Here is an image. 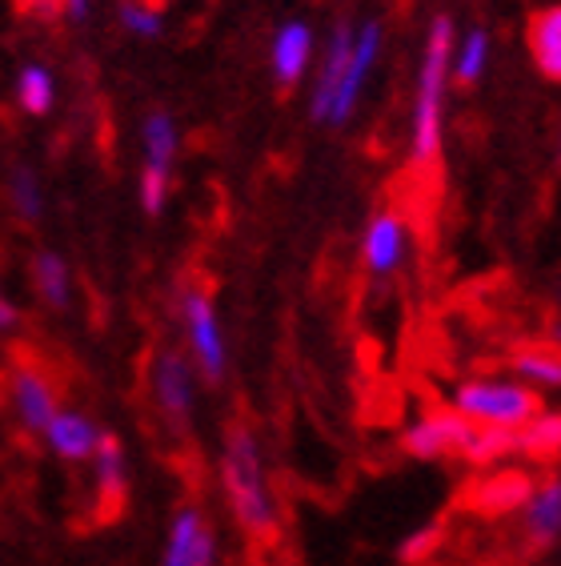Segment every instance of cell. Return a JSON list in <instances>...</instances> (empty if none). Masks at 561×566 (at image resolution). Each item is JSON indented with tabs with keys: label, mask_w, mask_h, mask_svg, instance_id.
I'll list each match as a JSON object with an SVG mask.
<instances>
[{
	"label": "cell",
	"mask_w": 561,
	"mask_h": 566,
	"mask_svg": "<svg viewBox=\"0 0 561 566\" xmlns=\"http://www.w3.org/2000/svg\"><path fill=\"white\" fill-rule=\"evenodd\" d=\"M533 491V474L518 467H489V474L474 486V511L489 514V518H501V514L521 511V502Z\"/></svg>",
	"instance_id": "9a60e30c"
},
{
	"label": "cell",
	"mask_w": 561,
	"mask_h": 566,
	"mask_svg": "<svg viewBox=\"0 0 561 566\" xmlns=\"http://www.w3.org/2000/svg\"><path fill=\"white\" fill-rule=\"evenodd\" d=\"M140 145H145V161L161 165V169H173L177 153H181V133H177V120L169 113H149L145 125H140Z\"/></svg>",
	"instance_id": "cb8c5ba5"
},
{
	"label": "cell",
	"mask_w": 561,
	"mask_h": 566,
	"mask_svg": "<svg viewBox=\"0 0 561 566\" xmlns=\"http://www.w3.org/2000/svg\"><path fill=\"white\" fill-rule=\"evenodd\" d=\"M100 434H105V430H100L93 418L81 415V410H68V406H56V415L49 418V426L41 430L44 447L53 450L61 462H88L93 450H97Z\"/></svg>",
	"instance_id": "7c38bea8"
},
{
	"label": "cell",
	"mask_w": 561,
	"mask_h": 566,
	"mask_svg": "<svg viewBox=\"0 0 561 566\" xmlns=\"http://www.w3.org/2000/svg\"><path fill=\"white\" fill-rule=\"evenodd\" d=\"M454 415L489 430H518L541 410V394L518 378H469L454 390Z\"/></svg>",
	"instance_id": "3957f363"
},
{
	"label": "cell",
	"mask_w": 561,
	"mask_h": 566,
	"mask_svg": "<svg viewBox=\"0 0 561 566\" xmlns=\"http://www.w3.org/2000/svg\"><path fill=\"white\" fill-rule=\"evenodd\" d=\"M518 526L526 534L529 546H546L558 543V531H561V482L558 479H546V482H533V491L529 499L521 502L518 511Z\"/></svg>",
	"instance_id": "4fadbf2b"
},
{
	"label": "cell",
	"mask_w": 561,
	"mask_h": 566,
	"mask_svg": "<svg viewBox=\"0 0 561 566\" xmlns=\"http://www.w3.org/2000/svg\"><path fill=\"white\" fill-rule=\"evenodd\" d=\"M509 370L518 381L538 386V390H558L561 386V358L553 346H518L509 354Z\"/></svg>",
	"instance_id": "44dd1931"
},
{
	"label": "cell",
	"mask_w": 561,
	"mask_h": 566,
	"mask_svg": "<svg viewBox=\"0 0 561 566\" xmlns=\"http://www.w3.org/2000/svg\"><path fill=\"white\" fill-rule=\"evenodd\" d=\"M12 97H17L21 113H29V117H49V113H53V105H56L53 69L41 65V61L24 65L21 73H17V81H12Z\"/></svg>",
	"instance_id": "ffe728a7"
},
{
	"label": "cell",
	"mask_w": 561,
	"mask_h": 566,
	"mask_svg": "<svg viewBox=\"0 0 561 566\" xmlns=\"http://www.w3.org/2000/svg\"><path fill=\"white\" fill-rule=\"evenodd\" d=\"M442 543V526H425L410 538V543L401 546V563H421V558H430Z\"/></svg>",
	"instance_id": "83f0119b"
},
{
	"label": "cell",
	"mask_w": 561,
	"mask_h": 566,
	"mask_svg": "<svg viewBox=\"0 0 561 566\" xmlns=\"http://www.w3.org/2000/svg\"><path fill=\"white\" fill-rule=\"evenodd\" d=\"M17 326H21V314H17L12 297L4 294V285H0V334H12Z\"/></svg>",
	"instance_id": "f1b7e54d"
},
{
	"label": "cell",
	"mask_w": 561,
	"mask_h": 566,
	"mask_svg": "<svg viewBox=\"0 0 561 566\" xmlns=\"http://www.w3.org/2000/svg\"><path fill=\"white\" fill-rule=\"evenodd\" d=\"M469 434V422L454 410H433L401 434V450L421 462H445V458L462 454V442Z\"/></svg>",
	"instance_id": "ba28073f"
},
{
	"label": "cell",
	"mask_w": 561,
	"mask_h": 566,
	"mask_svg": "<svg viewBox=\"0 0 561 566\" xmlns=\"http://www.w3.org/2000/svg\"><path fill=\"white\" fill-rule=\"evenodd\" d=\"M12 410L29 434H41L49 426V418L56 415V390L53 381L44 378V370H36V366L12 370Z\"/></svg>",
	"instance_id": "5bb4252c"
},
{
	"label": "cell",
	"mask_w": 561,
	"mask_h": 566,
	"mask_svg": "<svg viewBox=\"0 0 561 566\" xmlns=\"http://www.w3.org/2000/svg\"><path fill=\"white\" fill-rule=\"evenodd\" d=\"M349 49H353V24L341 21L334 29V36H329V49H325L317 76H314V93H309V113H314V120H321V125H325V113H329V101H334L337 85H341V73H346Z\"/></svg>",
	"instance_id": "2e32d148"
},
{
	"label": "cell",
	"mask_w": 561,
	"mask_h": 566,
	"mask_svg": "<svg viewBox=\"0 0 561 566\" xmlns=\"http://www.w3.org/2000/svg\"><path fill=\"white\" fill-rule=\"evenodd\" d=\"M33 290L49 310H68L73 302V270L61 253L41 250L33 258Z\"/></svg>",
	"instance_id": "d6986e66"
},
{
	"label": "cell",
	"mask_w": 561,
	"mask_h": 566,
	"mask_svg": "<svg viewBox=\"0 0 561 566\" xmlns=\"http://www.w3.org/2000/svg\"><path fill=\"white\" fill-rule=\"evenodd\" d=\"M149 381H152V402H157L161 418L169 426H177V430H184L197 406V370L193 361H189V354H181L173 346L161 349L152 358Z\"/></svg>",
	"instance_id": "8992f818"
},
{
	"label": "cell",
	"mask_w": 561,
	"mask_h": 566,
	"mask_svg": "<svg viewBox=\"0 0 561 566\" xmlns=\"http://www.w3.org/2000/svg\"><path fill=\"white\" fill-rule=\"evenodd\" d=\"M117 17L133 36H140V41H157V36L165 33L161 12L152 9V4H145V0H120Z\"/></svg>",
	"instance_id": "4316f807"
},
{
	"label": "cell",
	"mask_w": 561,
	"mask_h": 566,
	"mask_svg": "<svg viewBox=\"0 0 561 566\" xmlns=\"http://www.w3.org/2000/svg\"><path fill=\"white\" fill-rule=\"evenodd\" d=\"M93 482H97V511L105 518H117L129 502V458L120 447L117 434H100L97 450H93Z\"/></svg>",
	"instance_id": "30bf717a"
},
{
	"label": "cell",
	"mask_w": 561,
	"mask_h": 566,
	"mask_svg": "<svg viewBox=\"0 0 561 566\" xmlns=\"http://www.w3.org/2000/svg\"><path fill=\"white\" fill-rule=\"evenodd\" d=\"M161 566H216V534L201 506H181L173 514Z\"/></svg>",
	"instance_id": "52a82bcc"
},
{
	"label": "cell",
	"mask_w": 561,
	"mask_h": 566,
	"mask_svg": "<svg viewBox=\"0 0 561 566\" xmlns=\"http://www.w3.org/2000/svg\"><path fill=\"white\" fill-rule=\"evenodd\" d=\"M457 29L449 17H433L425 49H421L417 93H413L410 157L413 165H433L445 137V93H449V61H454Z\"/></svg>",
	"instance_id": "7a4b0ae2"
},
{
	"label": "cell",
	"mask_w": 561,
	"mask_h": 566,
	"mask_svg": "<svg viewBox=\"0 0 561 566\" xmlns=\"http://www.w3.org/2000/svg\"><path fill=\"white\" fill-rule=\"evenodd\" d=\"M181 322H184L189 361H193L197 378H205L209 386L225 381L229 349H225V334H221L216 305H213V297H209V290H201V285H189V290H184L181 294Z\"/></svg>",
	"instance_id": "277c9868"
},
{
	"label": "cell",
	"mask_w": 561,
	"mask_h": 566,
	"mask_svg": "<svg viewBox=\"0 0 561 566\" xmlns=\"http://www.w3.org/2000/svg\"><path fill=\"white\" fill-rule=\"evenodd\" d=\"M9 206L21 221H36L44 213L41 177H36L29 165H17V169H9Z\"/></svg>",
	"instance_id": "d4e9b609"
},
{
	"label": "cell",
	"mask_w": 561,
	"mask_h": 566,
	"mask_svg": "<svg viewBox=\"0 0 561 566\" xmlns=\"http://www.w3.org/2000/svg\"><path fill=\"white\" fill-rule=\"evenodd\" d=\"M509 454H514V430H489V426L469 422V434H465L457 458H465L477 470H489V467H501Z\"/></svg>",
	"instance_id": "7402d4cb"
},
{
	"label": "cell",
	"mask_w": 561,
	"mask_h": 566,
	"mask_svg": "<svg viewBox=\"0 0 561 566\" xmlns=\"http://www.w3.org/2000/svg\"><path fill=\"white\" fill-rule=\"evenodd\" d=\"M221 486H225L229 511L248 538H269L280 526L277 494H273L265 454H261L257 434L245 422H233L225 430L221 447Z\"/></svg>",
	"instance_id": "6da1fadb"
},
{
	"label": "cell",
	"mask_w": 561,
	"mask_h": 566,
	"mask_svg": "<svg viewBox=\"0 0 561 566\" xmlns=\"http://www.w3.org/2000/svg\"><path fill=\"white\" fill-rule=\"evenodd\" d=\"M169 186H173V169H161V165H140L137 177V201L149 218H161L165 206H169Z\"/></svg>",
	"instance_id": "484cf974"
},
{
	"label": "cell",
	"mask_w": 561,
	"mask_h": 566,
	"mask_svg": "<svg viewBox=\"0 0 561 566\" xmlns=\"http://www.w3.org/2000/svg\"><path fill=\"white\" fill-rule=\"evenodd\" d=\"M314 53H317L314 29H309L305 21H285L277 33H273V44H269L273 81H277L280 88H293L305 73H309Z\"/></svg>",
	"instance_id": "8fae6325"
},
{
	"label": "cell",
	"mask_w": 561,
	"mask_h": 566,
	"mask_svg": "<svg viewBox=\"0 0 561 566\" xmlns=\"http://www.w3.org/2000/svg\"><path fill=\"white\" fill-rule=\"evenodd\" d=\"M529 53H533V61H538L546 81H558L561 76V9L558 4L533 12V21H529Z\"/></svg>",
	"instance_id": "ac0fdd59"
},
{
	"label": "cell",
	"mask_w": 561,
	"mask_h": 566,
	"mask_svg": "<svg viewBox=\"0 0 561 566\" xmlns=\"http://www.w3.org/2000/svg\"><path fill=\"white\" fill-rule=\"evenodd\" d=\"M561 450V415L541 406L538 415L514 430V454L529 458V462H553Z\"/></svg>",
	"instance_id": "e0dca14e"
},
{
	"label": "cell",
	"mask_w": 561,
	"mask_h": 566,
	"mask_svg": "<svg viewBox=\"0 0 561 566\" xmlns=\"http://www.w3.org/2000/svg\"><path fill=\"white\" fill-rule=\"evenodd\" d=\"M381 56V24L378 21H366L361 29H353V49H349V61H346V73H341V85H337L334 101H329V113H325V125H349L366 97V85L369 76H373V65H378Z\"/></svg>",
	"instance_id": "5b68a950"
},
{
	"label": "cell",
	"mask_w": 561,
	"mask_h": 566,
	"mask_svg": "<svg viewBox=\"0 0 561 566\" xmlns=\"http://www.w3.org/2000/svg\"><path fill=\"white\" fill-rule=\"evenodd\" d=\"M61 9H65L68 21H88V12H93V0H61Z\"/></svg>",
	"instance_id": "f546056e"
},
{
	"label": "cell",
	"mask_w": 561,
	"mask_h": 566,
	"mask_svg": "<svg viewBox=\"0 0 561 566\" xmlns=\"http://www.w3.org/2000/svg\"><path fill=\"white\" fill-rule=\"evenodd\" d=\"M405 253H410V229H405V221L393 209L373 213V221L366 226V238H361V262H366V270L373 277H393L405 265Z\"/></svg>",
	"instance_id": "9c48e42d"
},
{
	"label": "cell",
	"mask_w": 561,
	"mask_h": 566,
	"mask_svg": "<svg viewBox=\"0 0 561 566\" xmlns=\"http://www.w3.org/2000/svg\"><path fill=\"white\" fill-rule=\"evenodd\" d=\"M489 44L486 29H469L462 41H454V61H449V81H462V85H477L489 69Z\"/></svg>",
	"instance_id": "603a6c76"
}]
</instances>
